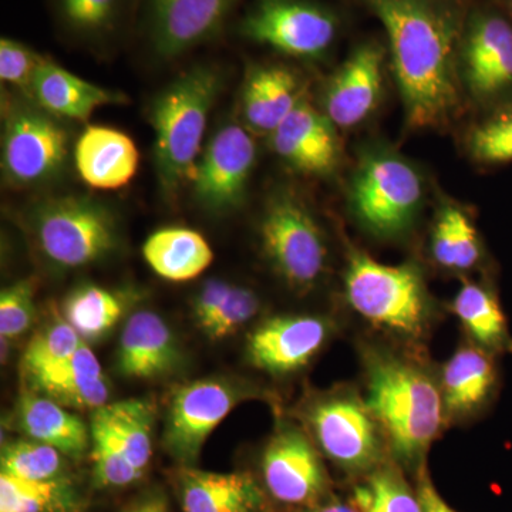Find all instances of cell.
I'll return each mask as SVG.
<instances>
[{
    "label": "cell",
    "instance_id": "cell-5",
    "mask_svg": "<svg viewBox=\"0 0 512 512\" xmlns=\"http://www.w3.org/2000/svg\"><path fill=\"white\" fill-rule=\"evenodd\" d=\"M345 295L357 315L377 328L417 338L427 328L431 301L419 266L380 264L350 248Z\"/></svg>",
    "mask_w": 512,
    "mask_h": 512
},
{
    "label": "cell",
    "instance_id": "cell-34",
    "mask_svg": "<svg viewBox=\"0 0 512 512\" xmlns=\"http://www.w3.org/2000/svg\"><path fill=\"white\" fill-rule=\"evenodd\" d=\"M64 454L40 441L16 440L2 448V473L23 480H67Z\"/></svg>",
    "mask_w": 512,
    "mask_h": 512
},
{
    "label": "cell",
    "instance_id": "cell-9",
    "mask_svg": "<svg viewBox=\"0 0 512 512\" xmlns=\"http://www.w3.org/2000/svg\"><path fill=\"white\" fill-rule=\"evenodd\" d=\"M305 419L320 451L346 473L366 476L383 463L382 431L355 393L318 397L306 407Z\"/></svg>",
    "mask_w": 512,
    "mask_h": 512
},
{
    "label": "cell",
    "instance_id": "cell-46",
    "mask_svg": "<svg viewBox=\"0 0 512 512\" xmlns=\"http://www.w3.org/2000/svg\"><path fill=\"white\" fill-rule=\"evenodd\" d=\"M302 512H362L356 507L353 501L338 500V498H326L320 501L319 504L312 505V507L305 508Z\"/></svg>",
    "mask_w": 512,
    "mask_h": 512
},
{
    "label": "cell",
    "instance_id": "cell-3",
    "mask_svg": "<svg viewBox=\"0 0 512 512\" xmlns=\"http://www.w3.org/2000/svg\"><path fill=\"white\" fill-rule=\"evenodd\" d=\"M222 90V74L195 66L154 97L150 123L158 183L167 197L191 181L200 160L208 117Z\"/></svg>",
    "mask_w": 512,
    "mask_h": 512
},
{
    "label": "cell",
    "instance_id": "cell-1",
    "mask_svg": "<svg viewBox=\"0 0 512 512\" xmlns=\"http://www.w3.org/2000/svg\"><path fill=\"white\" fill-rule=\"evenodd\" d=\"M379 19L407 127L444 130L463 113L458 74L464 32L456 0H357Z\"/></svg>",
    "mask_w": 512,
    "mask_h": 512
},
{
    "label": "cell",
    "instance_id": "cell-40",
    "mask_svg": "<svg viewBox=\"0 0 512 512\" xmlns=\"http://www.w3.org/2000/svg\"><path fill=\"white\" fill-rule=\"evenodd\" d=\"M259 309L261 301L254 291L234 285L220 312L212 319L204 333L211 340L229 338L251 322Z\"/></svg>",
    "mask_w": 512,
    "mask_h": 512
},
{
    "label": "cell",
    "instance_id": "cell-45",
    "mask_svg": "<svg viewBox=\"0 0 512 512\" xmlns=\"http://www.w3.org/2000/svg\"><path fill=\"white\" fill-rule=\"evenodd\" d=\"M123 512H170L167 498L161 493H148L128 505Z\"/></svg>",
    "mask_w": 512,
    "mask_h": 512
},
{
    "label": "cell",
    "instance_id": "cell-20",
    "mask_svg": "<svg viewBox=\"0 0 512 512\" xmlns=\"http://www.w3.org/2000/svg\"><path fill=\"white\" fill-rule=\"evenodd\" d=\"M181 363L173 330L157 313L131 315L121 332L117 372L126 379L154 380L173 373Z\"/></svg>",
    "mask_w": 512,
    "mask_h": 512
},
{
    "label": "cell",
    "instance_id": "cell-30",
    "mask_svg": "<svg viewBox=\"0 0 512 512\" xmlns=\"http://www.w3.org/2000/svg\"><path fill=\"white\" fill-rule=\"evenodd\" d=\"M84 500L72 481H35L0 474V512H82Z\"/></svg>",
    "mask_w": 512,
    "mask_h": 512
},
{
    "label": "cell",
    "instance_id": "cell-37",
    "mask_svg": "<svg viewBox=\"0 0 512 512\" xmlns=\"http://www.w3.org/2000/svg\"><path fill=\"white\" fill-rule=\"evenodd\" d=\"M64 25L76 35L99 37L114 29L120 0H59Z\"/></svg>",
    "mask_w": 512,
    "mask_h": 512
},
{
    "label": "cell",
    "instance_id": "cell-31",
    "mask_svg": "<svg viewBox=\"0 0 512 512\" xmlns=\"http://www.w3.org/2000/svg\"><path fill=\"white\" fill-rule=\"evenodd\" d=\"M453 312L477 346L500 350L510 345L507 322L497 298L476 282H466L454 298Z\"/></svg>",
    "mask_w": 512,
    "mask_h": 512
},
{
    "label": "cell",
    "instance_id": "cell-21",
    "mask_svg": "<svg viewBox=\"0 0 512 512\" xmlns=\"http://www.w3.org/2000/svg\"><path fill=\"white\" fill-rule=\"evenodd\" d=\"M74 165L94 190H120L137 174L140 154L133 138L117 128L89 126L74 144Z\"/></svg>",
    "mask_w": 512,
    "mask_h": 512
},
{
    "label": "cell",
    "instance_id": "cell-32",
    "mask_svg": "<svg viewBox=\"0 0 512 512\" xmlns=\"http://www.w3.org/2000/svg\"><path fill=\"white\" fill-rule=\"evenodd\" d=\"M352 501L362 512H423L419 491L413 490L393 463H382L366 474Z\"/></svg>",
    "mask_w": 512,
    "mask_h": 512
},
{
    "label": "cell",
    "instance_id": "cell-22",
    "mask_svg": "<svg viewBox=\"0 0 512 512\" xmlns=\"http://www.w3.org/2000/svg\"><path fill=\"white\" fill-rule=\"evenodd\" d=\"M183 512H262L265 494L249 473L180 466L173 477Z\"/></svg>",
    "mask_w": 512,
    "mask_h": 512
},
{
    "label": "cell",
    "instance_id": "cell-42",
    "mask_svg": "<svg viewBox=\"0 0 512 512\" xmlns=\"http://www.w3.org/2000/svg\"><path fill=\"white\" fill-rule=\"evenodd\" d=\"M100 377H104V373L99 359L94 355L87 342L83 340L72 356L67 357L59 365L50 367L45 372L37 373L29 379L32 380L33 387H37L43 386V384L64 382V380L100 379Z\"/></svg>",
    "mask_w": 512,
    "mask_h": 512
},
{
    "label": "cell",
    "instance_id": "cell-33",
    "mask_svg": "<svg viewBox=\"0 0 512 512\" xmlns=\"http://www.w3.org/2000/svg\"><path fill=\"white\" fill-rule=\"evenodd\" d=\"M468 157L477 164L495 165L512 161V101L494 107L471 126L464 137Z\"/></svg>",
    "mask_w": 512,
    "mask_h": 512
},
{
    "label": "cell",
    "instance_id": "cell-13",
    "mask_svg": "<svg viewBox=\"0 0 512 512\" xmlns=\"http://www.w3.org/2000/svg\"><path fill=\"white\" fill-rule=\"evenodd\" d=\"M458 74L466 101L497 107L512 94V26L494 13H477L464 26Z\"/></svg>",
    "mask_w": 512,
    "mask_h": 512
},
{
    "label": "cell",
    "instance_id": "cell-12",
    "mask_svg": "<svg viewBox=\"0 0 512 512\" xmlns=\"http://www.w3.org/2000/svg\"><path fill=\"white\" fill-rule=\"evenodd\" d=\"M256 153L254 134L247 127L228 123L218 128L192 174L197 204L215 215L238 210L247 197Z\"/></svg>",
    "mask_w": 512,
    "mask_h": 512
},
{
    "label": "cell",
    "instance_id": "cell-17",
    "mask_svg": "<svg viewBox=\"0 0 512 512\" xmlns=\"http://www.w3.org/2000/svg\"><path fill=\"white\" fill-rule=\"evenodd\" d=\"M332 326L311 315L275 316L251 333L249 363L271 375H288L308 365L328 342Z\"/></svg>",
    "mask_w": 512,
    "mask_h": 512
},
{
    "label": "cell",
    "instance_id": "cell-27",
    "mask_svg": "<svg viewBox=\"0 0 512 512\" xmlns=\"http://www.w3.org/2000/svg\"><path fill=\"white\" fill-rule=\"evenodd\" d=\"M434 262L451 272L476 268L483 255L480 235L470 215L457 202H441L434 215L430 234Z\"/></svg>",
    "mask_w": 512,
    "mask_h": 512
},
{
    "label": "cell",
    "instance_id": "cell-41",
    "mask_svg": "<svg viewBox=\"0 0 512 512\" xmlns=\"http://www.w3.org/2000/svg\"><path fill=\"white\" fill-rule=\"evenodd\" d=\"M45 59L18 40L3 37L0 40V79L3 83L30 92Z\"/></svg>",
    "mask_w": 512,
    "mask_h": 512
},
{
    "label": "cell",
    "instance_id": "cell-18",
    "mask_svg": "<svg viewBox=\"0 0 512 512\" xmlns=\"http://www.w3.org/2000/svg\"><path fill=\"white\" fill-rule=\"evenodd\" d=\"M238 0H150L151 42L175 59L217 35Z\"/></svg>",
    "mask_w": 512,
    "mask_h": 512
},
{
    "label": "cell",
    "instance_id": "cell-43",
    "mask_svg": "<svg viewBox=\"0 0 512 512\" xmlns=\"http://www.w3.org/2000/svg\"><path fill=\"white\" fill-rule=\"evenodd\" d=\"M232 286L234 285L227 281H221V279H210L201 286L200 291L194 296L192 313H194L195 322L198 323L202 332L210 326L212 319L220 312Z\"/></svg>",
    "mask_w": 512,
    "mask_h": 512
},
{
    "label": "cell",
    "instance_id": "cell-8",
    "mask_svg": "<svg viewBox=\"0 0 512 512\" xmlns=\"http://www.w3.org/2000/svg\"><path fill=\"white\" fill-rule=\"evenodd\" d=\"M69 158V134L35 101L15 100L3 113L2 173L16 188L56 180Z\"/></svg>",
    "mask_w": 512,
    "mask_h": 512
},
{
    "label": "cell",
    "instance_id": "cell-19",
    "mask_svg": "<svg viewBox=\"0 0 512 512\" xmlns=\"http://www.w3.org/2000/svg\"><path fill=\"white\" fill-rule=\"evenodd\" d=\"M306 97L301 77L282 64H254L242 83L239 110L254 136H271Z\"/></svg>",
    "mask_w": 512,
    "mask_h": 512
},
{
    "label": "cell",
    "instance_id": "cell-23",
    "mask_svg": "<svg viewBox=\"0 0 512 512\" xmlns=\"http://www.w3.org/2000/svg\"><path fill=\"white\" fill-rule=\"evenodd\" d=\"M30 99L57 119L84 121L103 106L126 103V97L70 73L45 59L29 92Z\"/></svg>",
    "mask_w": 512,
    "mask_h": 512
},
{
    "label": "cell",
    "instance_id": "cell-35",
    "mask_svg": "<svg viewBox=\"0 0 512 512\" xmlns=\"http://www.w3.org/2000/svg\"><path fill=\"white\" fill-rule=\"evenodd\" d=\"M92 458L94 484L101 488H120L136 483L143 473L133 466L123 448L113 439L106 424L93 414Z\"/></svg>",
    "mask_w": 512,
    "mask_h": 512
},
{
    "label": "cell",
    "instance_id": "cell-11",
    "mask_svg": "<svg viewBox=\"0 0 512 512\" xmlns=\"http://www.w3.org/2000/svg\"><path fill=\"white\" fill-rule=\"evenodd\" d=\"M249 394L225 379H201L175 390L165 419L163 446L180 466L194 467L214 430Z\"/></svg>",
    "mask_w": 512,
    "mask_h": 512
},
{
    "label": "cell",
    "instance_id": "cell-14",
    "mask_svg": "<svg viewBox=\"0 0 512 512\" xmlns=\"http://www.w3.org/2000/svg\"><path fill=\"white\" fill-rule=\"evenodd\" d=\"M261 467L266 490L278 503L309 508L328 498L329 477L319 453L295 427L276 431Z\"/></svg>",
    "mask_w": 512,
    "mask_h": 512
},
{
    "label": "cell",
    "instance_id": "cell-7",
    "mask_svg": "<svg viewBox=\"0 0 512 512\" xmlns=\"http://www.w3.org/2000/svg\"><path fill=\"white\" fill-rule=\"evenodd\" d=\"M259 237L276 274L298 291L312 289L328 271L325 231L292 188L279 187L271 192L259 222Z\"/></svg>",
    "mask_w": 512,
    "mask_h": 512
},
{
    "label": "cell",
    "instance_id": "cell-24",
    "mask_svg": "<svg viewBox=\"0 0 512 512\" xmlns=\"http://www.w3.org/2000/svg\"><path fill=\"white\" fill-rule=\"evenodd\" d=\"M15 423L28 439L55 447L73 460H80L92 447V433L83 420L35 390L20 394Z\"/></svg>",
    "mask_w": 512,
    "mask_h": 512
},
{
    "label": "cell",
    "instance_id": "cell-10",
    "mask_svg": "<svg viewBox=\"0 0 512 512\" xmlns=\"http://www.w3.org/2000/svg\"><path fill=\"white\" fill-rule=\"evenodd\" d=\"M338 26L329 9L309 0H258L239 30L286 56L318 60L332 49Z\"/></svg>",
    "mask_w": 512,
    "mask_h": 512
},
{
    "label": "cell",
    "instance_id": "cell-29",
    "mask_svg": "<svg viewBox=\"0 0 512 512\" xmlns=\"http://www.w3.org/2000/svg\"><path fill=\"white\" fill-rule=\"evenodd\" d=\"M126 309V293L96 285L74 289L63 302L64 319L84 342L104 338L120 322Z\"/></svg>",
    "mask_w": 512,
    "mask_h": 512
},
{
    "label": "cell",
    "instance_id": "cell-26",
    "mask_svg": "<svg viewBox=\"0 0 512 512\" xmlns=\"http://www.w3.org/2000/svg\"><path fill=\"white\" fill-rule=\"evenodd\" d=\"M143 256L160 278L170 282L191 281L214 261L207 239L200 232L183 227L153 232L144 242Z\"/></svg>",
    "mask_w": 512,
    "mask_h": 512
},
{
    "label": "cell",
    "instance_id": "cell-39",
    "mask_svg": "<svg viewBox=\"0 0 512 512\" xmlns=\"http://www.w3.org/2000/svg\"><path fill=\"white\" fill-rule=\"evenodd\" d=\"M35 392L67 409L97 410L109 403L111 387L106 376L100 379H72L33 387Z\"/></svg>",
    "mask_w": 512,
    "mask_h": 512
},
{
    "label": "cell",
    "instance_id": "cell-28",
    "mask_svg": "<svg viewBox=\"0 0 512 512\" xmlns=\"http://www.w3.org/2000/svg\"><path fill=\"white\" fill-rule=\"evenodd\" d=\"M93 414L106 424L128 460L144 474L153 457V404L147 400L128 399L107 403Z\"/></svg>",
    "mask_w": 512,
    "mask_h": 512
},
{
    "label": "cell",
    "instance_id": "cell-2",
    "mask_svg": "<svg viewBox=\"0 0 512 512\" xmlns=\"http://www.w3.org/2000/svg\"><path fill=\"white\" fill-rule=\"evenodd\" d=\"M370 413L397 463L417 467L446 419L440 383L426 369L387 350H363Z\"/></svg>",
    "mask_w": 512,
    "mask_h": 512
},
{
    "label": "cell",
    "instance_id": "cell-25",
    "mask_svg": "<svg viewBox=\"0 0 512 512\" xmlns=\"http://www.w3.org/2000/svg\"><path fill=\"white\" fill-rule=\"evenodd\" d=\"M495 384L490 356L480 346H461L441 375V393L448 416L464 417L480 409Z\"/></svg>",
    "mask_w": 512,
    "mask_h": 512
},
{
    "label": "cell",
    "instance_id": "cell-4",
    "mask_svg": "<svg viewBox=\"0 0 512 512\" xmlns=\"http://www.w3.org/2000/svg\"><path fill=\"white\" fill-rule=\"evenodd\" d=\"M427 181L414 161L392 146L373 141L360 148L348 185L350 214L363 231L399 239L423 211Z\"/></svg>",
    "mask_w": 512,
    "mask_h": 512
},
{
    "label": "cell",
    "instance_id": "cell-44",
    "mask_svg": "<svg viewBox=\"0 0 512 512\" xmlns=\"http://www.w3.org/2000/svg\"><path fill=\"white\" fill-rule=\"evenodd\" d=\"M417 491H419L423 512H457L443 500V497H441L439 493H437L429 473H427L424 468H421L419 473Z\"/></svg>",
    "mask_w": 512,
    "mask_h": 512
},
{
    "label": "cell",
    "instance_id": "cell-36",
    "mask_svg": "<svg viewBox=\"0 0 512 512\" xmlns=\"http://www.w3.org/2000/svg\"><path fill=\"white\" fill-rule=\"evenodd\" d=\"M83 339L66 319L40 330L30 340L23 355V369L29 377L45 372L50 367L72 356Z\"/></svg>",
    "mask_w": 512,
    "mask_h": 512
},
{
    "label": "cell",
    "instance_id": "cell-15",
    "mask_svg": "<svg viewBox=\"0 0 512 512\" xmlns=\"http://www.w3.org/2000/svg\"><path fill=\"white\" fill-rule=\"evenodd\" d=\"M386 50L379 43L357 46L329 77L320 110L338 130L363 126L379 109L384 90Z\"/></svg>",
    "mask_w": 512,
    "mask_h": 512
},
{
    "label": "cell",
    "instance_id": "cell-6",
    "mask_svg": "<svg viewBox=\"0 0 512 512\" xmlns=\"http://www.w3.org/2000/svg\"><path fill=\"white\" fill-rule=\"evenodd\" d=\"M26 220L39 251L59 268L96 264L119 245V225L113 212L93 198H46L30 208Z\"/></svg>",
    "mask_w": 512,
    "mask_h": 512
},
{
    "label": "cell",
    "instance_id": "cell-16",
    "mask_svg": "<svg viewBox=\"0 0 512 512\" xmlns=\"http://www.w3.org/2000/svg\"><path fill=\"white\" fill-rule=\"evenodd\" d=\"M272 151L296 173L330 177L342 164L339 130L308 97L269 136Z\"/></svg>",
    "mask_w": 512,
    "mask_h": 512
},
{
    "label": "cell",
    "instance_id": "cell-38",
    "mask_svg": "<svg viewBox=\"0 0 512 512\" xmlns=\"http://www.w3.org/2000/svg\"><path fill=\"white\" fill-rule=\"evenodd\" d=\"M37 281L26 278L15 282L0 293V335L16 339L25 335L36 318Z\"/></svg>",
    "mask_w": 512,
    "mask_h": 512
}]
</instances>
